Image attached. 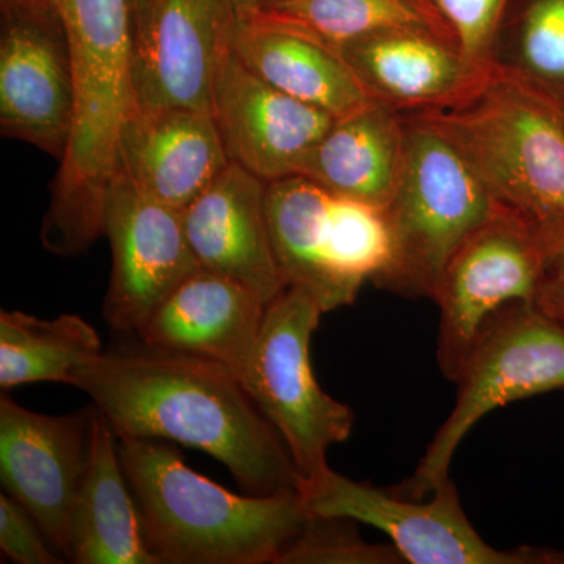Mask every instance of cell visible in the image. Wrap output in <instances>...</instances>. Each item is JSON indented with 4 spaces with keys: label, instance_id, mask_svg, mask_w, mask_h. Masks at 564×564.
Here are the masks:
<instances>
[{
    "label": "cell",
    "instance_id": "1",
    "mask_svg": "<svg viewBox=\"0 0 564 564\" xmlns=\"http://www.w3.org/2000/svg\"><path fill=\"white\" fill-rule=\"evenodd\" d=\"M118 440L172 441L221 463L252 496L299 492L284 441L221 364L148 347L101 352L74 373Z\"/></svg>",
    "mask_w": 564,
    "mask_h": 564
},
{
    "label": "cell",
    "instance_id": "2",
    "mask_svg": "<svg viewBox=\"0 0 564 564\" xmlns=\"http://www.w3.org/2000/svg\"><path fill=\"white\" fill-rule=\"evenodd\" d=\"M73 62V133L41 226L47 251L76 258L104 236L118 141L132 101L129 0H55Z\"/></svg>",
    "mask_w": 564,
    "mask_h": 564
},
{
    "label": "cell",
    "instance_id": "3",
    "mask_svg": "<svg viewBox=\"0 0 564 564\" xmlns=\"http://www.w3.org/2000/svg\"><path fill=\"white\" fill-rule=\"evenodd\" d=\"M118 454L161 564H276L311 519L299 492L239 496L161 440H118Z\"/></svg>",
    "mask_w": 564,
    "mask_h": 564
},
{
    "label": "cell",
    "instance_id": "4",
    "mask_svg": "<svg viewBox=\"0 0 564 564\" xmlns=\"http://www.w3.org/2000/svg\"><path fill=\"white\" fill-rule=\"evenodd\" d=\"M447 141L494 202L534 220L564 217V102L497 68L441 109L406 113Z\"/></svg>",
    "mask_w": 564,
    "mask_h": 564
},
{
    "label": "cell",
    "instance_id": "5",
    "mask_svg": "<svg viewBox=\"0 0 564 564\" xmlns=\"http://www.w3.org/2000/svg\"><path fill=\"white\" fill-rule=\"evenodd\" d=\"M404 117L406 161L383 210L391 252L373 282L406 299L433 300L445 263L497 203L447 141Z\"/></svg>",
    "mask_w": 564,
    "mask_h": 564
},
{
    "label": "cell",
    "instance_id": "6",
    "mask_svg": "<svg viewBox=\"0 0 564 564\" xmlns=\"http://www.w3.org/2000/svg\"><path fill=\"white\" fill-rule=\"evenodd\" d=\"M267 223L288 289L325 313L350 306L391 252L383 210L345 198L304 176L269 182Z\"/></svg>",
    "mask_w": 564,
    "mask_h": 564
},
{
    "label": "cell",
    "instance_id": "7",
    "mask_svg": "<svg viewBox=\"0 0 564 564\" xmlns=\"http://www.w3.org/2000/svg\"><path fill=\"white\" fill-rule=\"evenodd\" d=\"M456 402L408 480L392 491L421 500L451 475L452 459L485 415L507 404L564 391V326L534 303L494 314L456 378Z\"/></svg>",
    "mask_w": 564,
    "mask_h": 564
},
{
    "label": "cell",
    "instance_id": "8",
    "mask_svg": "<svg viewBox=\"0 0 564 564\" xmlns=\"http://www.w3.org/2000/svg\"><path fill=\"white\" fill-rule=\"evenodd\" d=\"M560 220H534L497 203L456 248L433 295L441 313L436 359L445 378L455 383L494 314L533 303Z\"/></svg>",
    "mask_w": 564,
    "mask_h": 564
},
{
    "label": "cell",
    "instance_id": "9",
    "mask_svg": "<svg viewBox=\"0 0 564 564\" xmlns=\"http://www.w3.org/2000/svg\"><path fill=\"white\" fill-rule=\"evenodd\" d=\"M323 311L285 289L267 304L258 351L245 389L280 433L302 480L328 469L329 447L350 437L355 415L315 378L311 340Z\"/></svg>",
    "mask_w": 564,
    "mask_h": 564
},
{
    "label": "cell",
    "instance_id": "10",
    "mask_svg": "<svg viewBox=\"0 0 564 564\" xmlns=\"http://www.w3.org/2000/svg\"><path fill=\"white\" fill-rule=\"evenodd\" d=\"M299 494L311 518L347 519L381 530L404 563L564 564V552L556 549L521 545L500 551L486 543L464 513L451 477L422 502L351 480L328 467L300 481Z\"/></svg>",
    "mask_w": 564,
    "mask_h": 564
},
{
    "label": "cell",
    "instance_id": "11",
    "mask_svg": "<svg viewBox=\"0 0 564 564\" xmlns=\"http://www.w3.org/2000/svg\"><path fill=\"white\" fill-rule=\"evenodd\" d=\"M237 20L234 0H148L133 22L131 106L212 115Z\"/></svg>",
    "mask_w": 564,
    "mask_h": 564
},
{
    "label": "cell",
    "instance_id": "12",
    "mask_svg": "<svg viewBox=\"0 0 564 564\" xmlns=\"http://www.w3.org/2000/svg\"><path fill=\"white\" fill-rule=\"evenodd\" d=\"M104 236L111 248L104 318L117 332L139 333L182 282L199 270L182 212L152 198L117 169L107 195Z\"/></svg>",
    "mask_w": 564,
    "mask_h": 564
},
{
    "label": "cell",
    "instance_id": "13",
    "mask_svg": "<svg viewBox=\"0 0 564 564\" xmlns=\"http://www.w3.org/2000/svg\"><path fill=\"white\" fill-rule=\"evenodd\" d=\"M95 406L68 415L35 413L0 397V480L73 560L74 513L90 458Z\"/></svg>",
    "mask_w": 564,
    "mask_h": 564
},
{
    "label": "cell",
    "instance_id": "14",
    "mask_svg": "<svg viewBox=\"0 0 564 564\" xmlns=\"http://www.w3.org/2000/svg\"><path fill=\"white\" fill-rule=\"evenodd\" d=\"M2 17L0 132L62 162L73 133L76 90L61 14Z\"/></svg>",
    "mask_w": 564,
    "mask_h": 564
},
{
    "label": "cell",
    "instance_id": "15",
    "mask_svg": "<svg viewBox=\"0 0 564 564\" xmlns=\"http://www.w3.org/2000/svg\"><path fill=\"white\" fill-rule=\"evenodd\" d=\"M212 118L229 162L265 182L296 176L336 120L267 84L232 50L215 77Z\"/></svg>",
    "mask_w": 564,
    "mask_h": 564
},
{
    "label": "cell",
    "instance_id": "16",
    "mask_svg": "<svg viewBox=\"0 0 564 564\" xmlns=\"http://www.w3.org/2000/svg\"><path fill=\"white\" fill-rule=\"evenodd\" d=\"M336 52L370 101L402 113L451 106L491 69L469 61L451 36L426 28L370 33Z\"/></svg>",
    "mask_w": 564,
    "mask_h": 564
},
{
    "label": "cell",
    "instance_id": "17",
    "mask_svg": "<svg viewBox=\"0 0 564 564\" xmlns=\"http://www.w3.org/2000/svg\"><path fill=\"white\" fill-rule=\"evenodd\" d=\"M267 184L231 162L182 210V221L199 269L240 282L270 304L288 285L270 239Z\"/></svg>",
    "mask_w": 564,
    "mask_h": 564
},
{
    "label": "cell",
    "instance_id": "18",
    "mask_svg": "<svg viewBox=\"0 0 564 564\" xmlns=\"http://www.w3.org/2000/svg\"><path fill=\"white\" fill-rule=\"evenodd\" d=\"M265 310L240 282L199 269L154 311L139 336L148 347L221 364L245 388Z\"/></svg>",
    "mask_w": 564,
    "mask_h": 564
},
{
    "label": "cell",
    "instance_id": "19",
    "mask_svg": "<svg viewBox=\"0 0 564 564\" xmlns=\"http://www.w3.org/2000/svg\"><path fill=\"white\" fill-rule=\"evenodd\" d=\"M229 163L212 115L129 107L117 169L158 202L187 209Z\"/></svg>",
    "mask_w": 564,
    "mask_h": 564
},
{
    "label": "cell",
    "instance_id": "20",
    "mask_svg": "<svg viewBox=\"0 0 564 564\" xmlns=\"http://www.w3.org/2000/svg\"><path fill=\"white\" fill-rule=\"evenodd\" d=\"M406 147L404 113L370 101L333 121L296 176L384 210L402 177Z\"/></svg>",
    "mask_w": 564,
    "mask_h": 564
},
{
    "label": "cell",
    "instance_id": "21",
    "mask_svg": "<svg viewBox=\"0 0 564 564\" xmlns=\"http://www.w3.org/2000/svg\"><path fill=\"white\" fill-rule=\"evenodd\" d=\"M76 564H161L144 541L118 437L95 408L90 458L74 513Z\"/></svg>",
    "mask_w": 564,
    "mask_h": 564
},
{
    "label": "cell",
    "instance_id": "22",
    "mask_svg": "<svg viewBox=\"0 0 564 564\" xmlns=\"http://www.w3.org/2000/svg\"><path fill=\"white\" fill-rule=\"evenodd\" d=\"M231 50L267 84L334 118L370 102L339 54L317 41L239 18L231 33Z\"/></svg>",
    "mask_w": 564,
    "mask_h": 564
},
{
    "label": "cell",
    "instance_id": "23",
    "mask_svg": "<svg viewBox=\"0 0 564 564\" xmlns=\"http://www.w3.org/2000/svg\"><path fill=\"white\" fill-rule=\"evenodd\" d=\"M243 20L296 33L334 52L370 33L397 28L432 29L455 41L429 0H262Z\"/></svg>",
    "mask_w": 564,
    "mask_h": 564
},
{
    "label": "cell",
    "instance_id": "24",
    "mask_svg": "<svg viewBox=\"0 0 564 564\" xmlns=\"http://www.w3.org/2000/svg\"><path fill=\"white\" fill-rule=\"evenodd\" d=\"M101 337L79 315L39 318L21 311L0 313V388L73 383L84 364L101 355Z\"/></svg>",
    "mask_w": 564,
    "mask_h": 564
},
{
    "label": "cell",
    "instance_id": "25",
    "mask_svg": "<svg viewBox=\"0 0 564 564\" xmlns=\"http://www.w3.org/2000/svg\"><path fill=\"white\" fill-rule=\"evenodd\" d=\"M491 66L564 102V0H514Z\"/></svg>",
    "mask_w": 564,
    "mask_h": 564
},
{
    "label": "cell",
    "instance_id": "26",
    "mask_svg": "<svg viewBox=\"0 0 564 564\" xmlns=\"http://www.w3.org/2000/svg\"><path fill=\"white\" fill-rule=\"evenodd\" d=\"M337 518H311L276 564H397L403 556L392 544H370Z\"/></svg>",
    "mask_w": 564,
    "mask_h": 564
},
{
    "label": "cell",
    "instance_id": "27",
    "mask_svg": "<svg viewBox=\"0 0 564 564\" xmlns=\"http://www.w3.org/2000/svg\"><path fill=\"white\" fill-rule=\"evenodd\" d=\"M469 61L491 68L494 44L514 0H429Z\"/></svg>",
    "mask_w": 564,
    "mask_h": 564
},
{
    "label": "cell",
    "instance_id": "28",
    "mask_svg": "<svg viewBox=\"0 0 564 564\" xmlns=\"http://www.w3.org/2000/svg\"><path fill=\"white\" fill-rule=\"evenodd\" d=\"M0 551L18 564L63 563L39 522L9 494L0 496Z\"/></svg>",
    "mask_w": 564,
    "mask_h": 564
},
{
    "label": "cell",
    "instance_id": "29",
    "mask_svg": "<svg viewBox=\"0 0 564 564\" xmlns=\"http://www.w3.org/2000/svg\"><path fill=\"white\" fill-rule=\"evenodd\" d=\"M533 303L547 317L564 326V218L556 225L554 245Z\"/></svg>",
    "mask_w": 564,
    "mask_h": 564
},
{
    "label": "cell",
    "instance_id": "30",
    "mask_svg": "<svg viewBox=\"0 0 564 564\" xmlns=\"http://www.w3.org/2000/svg\"><path fill=\"white\" fill-rule=\"evenodd\" d=\"M2 14L47 13L57 10L55 0H0Z\"/></svg>",
    "mask_w": 564,
    "mask_h": 564
},
{
    "label": "cell",
    "instance_id": "31",
    "mask_svg": "<svg viewBox=\"0 0 564 564\" xmlns=\"http://www.w3.org/2000/svg\"><path fill=\"white\" fill-rule=\"evenodd\" d=\"M262 0H234L239 18H247L254 13Z\"/></svg>",
    "mask_w": 564,
    "mask_h": 564
},
{
    "label": "cell",
    "instance_id": "32",
    "mask_svg": "<svg viewBox=\"0 0 564 564\" xmlns=\"http://www.w3.org/2000/svg\"><path fill=\"white\" fill-rule=\"evenodd\" d=\"M129 2H131L132 20L135 22L139 20L141 11L147 7L148 0H129Z\"/></svg>",
    "mask_w": 564,
    "mask_h": 564
}]
</instances>
